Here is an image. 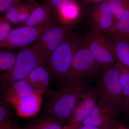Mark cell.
Masks as SVG:
<instances>
[{"instance_id": "6da1fadb", "label": "cell", "mask_w": 129, "mask_h": 129, "mask_svg": "<svg viewBox=\"0 0 129 129\" xmlns=\"http://www.w3.org/2000/svg\"><path fill=\"white\" fill-rule=\"evenodd\" d=\"M59 89L48 96L45 107L47 115L63 124L71 120L75 110L85 93L83 79H67Z\"/></svg>"}, {"instance_id": "f1b7e54d", "label": "cell", "mask_w": 129, "mask_h": 129, "mask_svg": "<svg viewBox=\"0 0 129 129\" xmlns=\"http://www.w3.org/2000/svg\"><path fill=\"white\" fill-rule=\"evenodd\" d=\"M78 129H100L98 127L91 126V125H83L80 127Z\"/></svg>"}, {"instance_id": "ba28073f", "label": "cell", "mask_w": 129, "mask_h": 129, "mask_svg": "<svg viewBox=\"0 0 129 129\" xmlns=\"http://www.w3.org/2000/svg\"><path fill=\"white\" fill-rule=\"evenodd\" d=\"M117 109L101 99L96 103L83 124L100 129H118L121 125L117 119Z\"/></svg>"}, {"instance_id": "3957f363", "label": "cell", "mask_w": 129, "mask_h": 129, "mask_svg": "<svg viewBox=\"0 0 129 129\" xmlns=\"http://www.w3.org/2000/svg\"><path fill=\"white\" fill-rule=\"evenodd\" d=\"M45 65L41 58L31 47L22 49L18 54L14 67L2 75L1 90L5 92L16 81L25 79L35 68Z\"/></svg>"}, {"instance_id": "ac0fdd59", "label": "cell", "mask_w": 129, "mask_h": 129, "mask_svg": "<svg viewBox=\"0 0 129 129\" xmlns=\"http://www.w3.org/2000/svg\"><path fill=\"white\" fill-rule=\"evenodd\" d=\"M114 66L119 74L123 95L129 112V68L118 61Z\"/></svg>"}, {"instance_id": "ffe728a7", "label": "cell", "mask_w": 129, "mask_h": 129, "mask_svg": "<svg viewBox=\"0 0 129 129\" xmlns=\"http://www.w3.org/2000/svg\"><path fill=\"white\" fill-rule=\"evenodd\" d=\"M111 33L119 39L129 44V17L115 21Z\"/></svg>"}, {"instance_id": "8992f818", "label": "cell", "mask_w": 129, "mask_h": 129, "mask_svg": "<svg viewBox=\"0 0 129 129\" xmlns=\"http://www.w3.org/2000/svg\"><path fill=\"white\" fill-rule=\"evenodd\" d=\"M72 30L71 25L58 24L47 29L31 48L45 65L53 51Z\"/></svg>"}, {"instance_id": "52a82bcc", "label": "cell", "mask_w": 129, "mask_h": 129, "mask_svg": "<svg viewBox=\"0 0 129 129\" xmlns=\"http://www.w3.org/2000/svg\"><path fill=\"white\" fill-rule=\"evenodd\" d=\"M58 23L37 26H21L12 29L6 40L0 43L1 49L11 50L36 42L47 29Z\"/></svg>"}, {"instance_id": "cb8c5ba5", "label": "cell", "mask_w": 129, "mask_h": 129, "mask_svg": "<svg viewBox=\"0 0 129 129\" xmlns=\"http://www.w3.org/2000/svg\"><path fill=\"white\" fill-rule=\"evenodd\" d=\"M12 24L2 16L0 18V43L7 40L12 30Z\"/></svg>"}, {"instance_id": "5b68a950", "label": "cell", "mask_w": 129, "mask_h": 129, "mask_svg": "<svg viewBox=\"0 0 129 129\" xmlns=\"http://www.w3.org/2000/svg\"><path fill=\"white\" fill-rule=\"evenodd\" d=\"M84 39L97 63L104 70L112 67L117 61L112 41L102 32L93 29Z\"/></svg>"}, {"instance_id": "484cf974", "label": "cell", "mask_w": 129, "mask_h": 129, "mask_svg": "<svg viewBox=\"0 0 129 129\" xmlns=\"http://www.w3.org/2000/svg\"><path fill=\"white\" fill-rule=\"evenodd\" d=\"M58 13L60 10L63 9L66 6L74 0H45Z\"/></svg>"}, {"instance_id": "4fadbf2b", "label": "cell", "mask_w": 129, "mask_h": 129, "mask_svg": "<svg viewBox=\"0 0 129 129\" xmlns=\"http://www.w3.org/2000/svg\"><path fill=\"white\" fill-rule=\"evenodd\" d=\"M51 75L46 67L39 66L35 68L25 79L32 86L38 94H50L52 91L49 88Z\"/></svg>"}, {"instance_id": "4316f807", "label": "cell", "mask_w": 129, "mask_h": 129, "mask_svg": "<svg viewBox=\"0 0 129 129\" xmlns=\"http://www.w3.org/2000/svg\"><path fill=\"white\" fill-rule=\"evenodd\" d=\"M115 21L129 17V0L114 15Z\"/></svg>"}, {"instance_id": "7c38bea8", "label": "cell", "mask_w": 129, "mask_h": 129, "mask_svg": "<svg viewBox=\"0 0 129 129\" xmlns=\"http://www.w3.org/2000/svg\"><path fill=\"white\" fill-rule=\"evenodd\" d=\"M59 23L58 16L55 9L48 3L39 5L32 12L29 18L21 26H37Z\"/></svg>"}, {"instance_id": "9c48e42d", "label": "cell", "mask_w": 129, "mask_h": 129, "mask_svg": "<svg viewBox=\"0 0 129 129\" xmlns=\"http://www.w3.org/2000/svg\"><path fill=\"white\" fill-rule=\"evenodd\" d=\"M99 67L84 39L74 56L67 79H83L94 73Z\"/></svg>"}, {"instance_id": "d6a6232c", "label": "cell", "mask_w": 129, "mask_h": 129, "mask_svg": "<svg viewBox=\"0 0 129 129\" xmlns=\"http://www.w3.org/2000/svg\"></svg>"}, {"instance_id": "9a60e30c", "label": "cell", "mask_w": 129, "mask_h": 129, "mask_svg": "<svg viewBox=\"0 0 129 129\" xmlns=\"http://www.w3.org/2000/svg\"><path fill=\"white\" fill-rule=\"evenodd\" d=\"M80 11L78 5L73 1L58 12L59 23L70 25L78 18Z\"/></svg>"}, {"instance_id": "83f0119b", "label": "cell", "mask_w": 129, "mask_h": 129, "mask_svg": "<svg viewBox=\"0 0 129 129\" xmlns=\"http://www.w3.org/2000/svg\"><path fill=\"white\" fill-rule=\"evenodd\" d=\"M107 1V0H82V1L83 5L86 6L90 4L96 5Z\"/></svg>"}, {"instance_id": "44dd1931", "label": "cell", "mask_w": 129, "mask_h": 129, "mask_svg": "<svg viewBox=\"0 0 129 129\" xmlns=\"http://www.w3.org/2000/svg\"><path fill=\"white\" fill-rule=\"evenodd\" d=\"M17 55L10 50L1 49V71H5L6 72L11 69L16 63L17 58Z\"/></svg>"}, {"instance_id": "30bf717a", "label": "cell", "mask_w": 129, "mask_h": 129, "mask_svg": "<svg viewBox=\"0 0 129 129\" xmlns=\"http://www.w3.org/2000/svg\"><path fill=\"white\" fill-rule=\"evenodd\" d=\"M90 17L93 29L102 33H111L116 21L107 1L96 5Z\"/></svg>"}, {"instance_id": "7402d4cb", "label": "cell", "mask_w": 129, "mask_h": 129, "mask_svg": "<svg viewBox=\"0 0 129 129\" xmlns=\"http://www.w3.org/2000/svg\"><path fill=\"white\" fill-rule=\"evenodd\" d=\"M25 3L9 8L3 16L12 24H20L19 16L22 10L25 7Z\"/></svg>"}, {"instance_id": "4dcf8cb0", "label": "cell", "mask_w": 129, "mask_h": 129, "mask_svg": "<svg viewBox=\"0 0 129 129\" xmlns=\"http://www.w3.org/2000/svg\"><path fill=\"white\" fill-rule=\"evenodd\" d=\"M117 129H126L125 128H121V127H120V128H118Z\"/></svg>"}, {"instance_id": "d4e9b609", "label": "cell", "mask_w": 129, "mask_h": 129, "mask_svg": "<svg viewBox=\"0 0 129 129\" xmlns=\"http://www.w3.org/2000/svg\"><path fill=\"white\" fill-rule=\"evenodd\" d=\"M25 0H0V14L2 16L7 11L13 7L23 3Z\"/></svg>"}, {"instance_id": "1f68e13d", "label": "cell", "mask_w": 129, "mask_h": 129, "mask_svg": "<svg viewBox=\"0 0 129 129\" xmlns=\"http://www.w3.org/2000/svg\"></svg>"}, {"instance_id": "2e32d148", "label": "cell", "mask_w": 129, "mask_h": 129, "mask_svg": "<svg viewBox=\"0 0 129 129\" xmlns=\"http://www.w3.org/2000/svg\"><path fill=\"white\" fill-rule=\"evenodd\" d=\"M65 126L55 118L47 115L30 122L21 129H64Z\"/></svg>"}, {"instance_id": "5bb4252c", "label": "cell", "mask_w": 129, "mask_h": 129, "mask_svg": "<svg viewBox=\"0 0 129 129\" xmlns=\"http://www.w3.org/2000/svg\"><path fill=\"white\" fill-rule=\"evenodd\" d=\"M6 100L8 102L18 101L37 94L32 86L26 80L18 81L12 85L5 92Z\"/></svg>"}, {"instance_id": "8fae6325", "label": "cell", "mask_w": 129, "mask_h": 129, "mask_svg": "<svg viewBox=\"0 0 129 129\" xmlns=\"http://www.w3.org/2000/svg\"><path fill=\"white\" fill-rule=\"evenodd\" d=\"M98 92L95 91L86 92L82 97L68 125V129H78L88 118L96 105Z\"/></svg>"}, {"instance_id": "d6986e66", "label": "cell", "mask_w": 129, "mask_h": 129, "mask_svg": "<svg viewBox=\"0 0 129 129\" xmlns=\"http://www.w3.org/2000/svg\"><path fill=\"white\" fill-rule=\"evenodd\" d=\"M13 112L9 102L1 98L0 129H7L13 126Z\"/></svg>"}, {"instance_id": "f546056e", "label": "cell", "mask_w": 129, "mask_h": 129, "mask_svg": "<svg viewBox=\"0 0 129 129\" xmlns=\"http://www.w3.org/2000/svg\"><path fill=\"white\" fill-rule=\"evenodd\" d=\"M16 128L14 127V126H12V127H10V128H8L7 129H16Z\"/></svg>"}, {"instance_id": "7a4b0ae2", "label": "cell", "mask_w": 129, "mask_h": 129, "mask_svg": "<svg viewBox=\"0 0 129 129\" xmlns=\"http://www.w3.org/2000/svg\"><path fill=\"white\" fill-rule=\"evenodd\" d=\"M84 37L71 32L52 54L46 64L51 76L60 81L66 80L75 54L83 43Z\"/></svg>"}, {"instance_id": "277c9868", "label": "cell", "mask_w": 129, "mask_h": 129, "mask_svg": "<svg viewBox=\"0 0 129 129\" xmlns=\"http://www.w3.org/2000/svg\"><path fill=\"white\" fill-rule=\"evenodd\" d=\"M98 90L105 102L115 109L129 112L125 102L119 74L114 66L108 68L102 74L98 81Z\"/></svg>"}, {"instance_id": "e0dca14e", "label": "cell", "mask_w": 129, "mask_h": 129, "mask_svg": "<svg viewBox=\"0 0 129 129\" xmlns=\"http://www.w3.org/2000/svg\"><path fill=\"white\" fill-rule=\"evenodd\" d=\"M118 61L129 68V44L112 35Z\"/></svg>"}, {"instance_id": "603a6c76", "label": "cell", "mask_w": 129, "mask_h": 129, "mask_svg": "<svg viewBox=\"0 0 129 129\" xmlns=\"http://www.w3.org/2000/svg\"><path fill=\"white\" fill-rule=\"evenodd\" d=\"M39 5L37 2L33 0H29L25 3V7L19 14V25L24 23L28 20L32 12Z\"/></svg>"}]
</instances>
